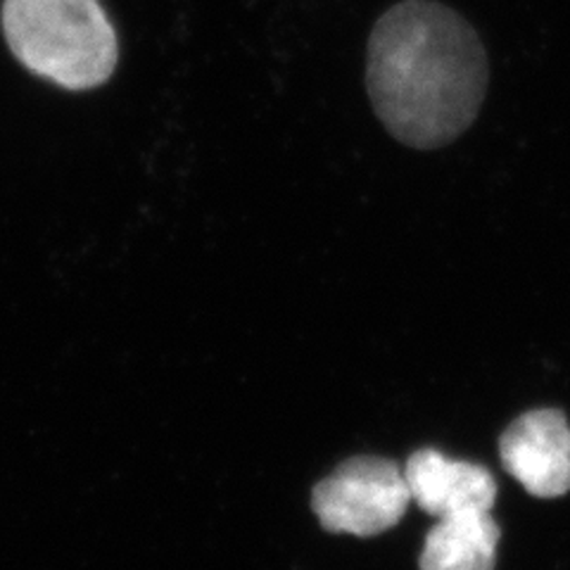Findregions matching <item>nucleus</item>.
<instances>
[{
  "label": "nucleus",
  "instance_id": "obj_5",
  "mask_svg": "<svg viewBox=\"0 0 570 570\" xmlns=\"http://www.w3.org/2000/svg\"><path fill=\"white\" fill-rule=\"evenodd\" d=\"M404 480L412 502L435 519L490 513L497 499V483L488 469L454 461L438 450H421L409 459Z\"/></svg>",
  "mask_w": 570,
  "mask_h": 570
},
{
  "label": "nucleus",
  "instance_id": "obj_1",
  "mask_svg": "<svg viewBox=\"0 0 570 570\" xmlns=\"http://www.w3.org/2000/svg\"><path fill=\"white\" fill-rule=\"evenodd\" d=\"M488 83L485 46L450 6L402 0L373 24L366 91L379 121L402 146H450L478 119Z\"/></svg>",
  "mask_w": 570,
  "mask_h": 570
},
{
  "label": "nucleus",
  "instance_id": "obj_2",
  "mask_svg": "<svg viewBox=\"0 0 570 570\" xmlns=\"http://www.w3.org/2000/svg\"><path fill=\"white\" fill-rule=\"evenodd\" d=\"M0 27L17 62L65 91L100 88L119 62L100 0H3Z\"/></svg>",
  "mask_w": 570,
  "mask_h": 570
},
{
  "label": "nucleus",
  "instance_id": "obj_3",
  "mask_svg": "<svg viewBox=\"0 0 570 570\" xmlns=\"http://www.w3.org/2000/svg\"><path fill=\"white\" fill-rule=\"evenodd\" d=\"M412 502L404 473L392 461L356 456L321 480L312 497L314 513L331 532L371 538L402 521Z\"/></svg>",
  "mask_w": 570,
  "mask_h": 570
},
{
  "label": "nucleus",
  "instance_id": "obj_4",
  "mask_svg": "<svg viewBox=\"0 0 570 570\" xmlns=\"http://www.w3.org/2000/svg\"><path fill=\"white\" fill-rule=\"evenodd\" d=\"M504 469L534 497L570 490V428L561 412L538 409L515 419L499 440Z\"/></svg>",
  "mask_w": 570,
  "mask_h": 570
},
{
  "label": "nucleus",
  "instance_id": "obj_6",
  "mask_svg": "<svg viewBox=\"0 0 570 570\" xmlns=\"http://www.w3.org/2000/svg\"><path fill=\"white\" fill-rule=\"evenodd\" d=\"M499 528L490 513L438 519L421 551V570H494Z\"/></svg>",
  "mask_w": 570,
  "mask_h": 570
}]
</instances>
